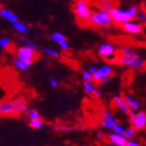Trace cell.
<instances>
[{
    "label": "cell",
    "mask_w": 146,
    "mask_h": 146,
    "mask_svg": "<svg viewBox=\"0 0 146 146\" xmlns=\"http://www.w3.org/2000/svg\"><path fill=\"white\" fill-rule=\"evenodd\" d=\"M95 88L96 87H95L93 80H84L82 82V90L85 92V94L89 95V96H92Z\"/></svg>",
    "instance_id": "obj_21"
},
{
    "label": "cell",
    "mask_w": 146,
    "mask_h": 146,
    "mask_svg": "<svg viewBox=\"0 0 146 146\" xmlns=\"http://www.w3.org/2000/svg\"><path fill=\"white\" fill-rule=\"evenodd\" d=\"M129 123L137 131H142L146 128V112L144 111H135L128 116Z\"/></svg>",
    "instance_id": "obj_8"
},
{
    "label": "cell",
    "mask_w": 146,
    "mask_h": 146,
    "mask_svg": "<svg viewBox=\"0 0 146 146\" xmlns=\"http://www.w3.org/2000/svg\"><path fill=\"white\" fill-rule=\"evenodd\" d=\"M123 96H124L125 100H126L128 107L131 108V111H138V110H139V108H140V101L138 100V99H136V98L131 94H129V93H125Z\"/></svg>",
    "instance_id": "obj_19"
},
{
    "label": "cell",
    "mask_w": 146,
    "mask_h": 146,
    "mask_svg": "<svg viewBox=\"0 0 146 146\" xmlns=\"http://www.w3.org/2000/svg\"><path fill=\"white\" fill-rule=\"evenodd\" d=\"M26 117L28 118V120H33V119H41L42 115L35 108H28L27 111H26Z\"/></svg>",
    "instance_id": "obj_24"
},
{
    "label": "cell",
    "mask_w": 146,
    "mask_h": 146,
    "mask_svg": "<svg viewBox=\"0 0 146 146\" xmlns=\"http://www.w3.org/2000/svg\"><path fill=\"white\" fill-rule=\"evenodd\" d=\"M28 125H29L31 128H34V129H43L44 126H45V122L43 121L42 118L41 119H33V120H29Z\"/></svg>",
    "instance_id": "obj_25"
},
{
    "label": "cell",
    "mask_w": 146,
    "mask_h": 146,
    "mask_svg": "<svg viewBox=\"0 0 146 146\" xmlns=\"http://www.w3.org/2000/svg\"><path fill=\"white\" fill-rule=\"evenodd\" d=\"M0 17L2 19H4L5 21L9 22L11 24L15 23V22L19 21V17L16 14L11 11L7 7H0Z\"/></svg>",
    "instance_id": "obj_17"
},
{
    "label": "cell",
    "mask_w": 146,
    "mask_h": 146,
    "mask_svg": "<svg viewBox=\"0 0 146 146\" xmlns=\"http://www.w3.org/2000/svg\"><path fill=\"white\" fill-rule=\"evenodd\" d=\"M97 53L101 58L107 61L109 64H118V52L115 46L110 43H104L98 46Z\"/></svg>",
    "instance_id": "obj_5"
},
{
    "label": "cell",
    "mask_w": 146,
    "mask_h": 146,
    "mask_svg": "<svg viewBox=\"0 0 146 146\" xmlns=\"http://www.w3.org/2000/svg\"><path fill=\"white\" fill-rule=\"evenodd\" d=\"M113 24V20L111 17V14L106 11L97 9L92 13L90 20H89V25L94 26V27L99 28H110Z\"/></svg>",
    "instance_id": "obj_4"
},
{
    "label": "cell",
    "mask_w": 146,
    "mask_h": 146,
    "mask_svg": "<svg viewBox=\"0 0 146 146\" xmlns=\"http://www.w3.org/2000/svg\"><path fill=\"white\" fill-rule=\"evenodd\" d=\"M80 127H76L70 124H64V123H58V124L53 126V129L56 133H70V131H74V129H78Z\"/></svg>",
    "instance_id": "obj_20"
},
{
    "label": "cell",
    "mask_w": 146,
    "mask_h": 146,
    "mask_svg": "<svg viewBox=\"0 0 146 146\" xmlns=\"http://www.w3.org/2000/svg\"><path fill=\"white\" fill-rule=\"evenodd\" d=\"M28 102L23 96H18L12 100L0 101V116H19L26 113Z\"/></svg>",
    "instance_id": "obj_1"
},
{
    "label": "cell",
    "mask_w": 146,
    "mask_h": 146,
    "mask_svg": "<svg viewBox=\"0 0 146 146\" xmlns=\"http://www.w3.org/2000/svg\"><path fill=\"white\" fill-rule=\"evenodd\" d=\"M118 123L117 119L112 113L108 111V110H104V112L101 113V121H100V126L104 129H108V131H112L113 127L115 126L116 124Z\"/></svg>",
    "instance_id": "obj_10"
},
{
    "label": "cell",
    "mask_w": 146,
    "mask_h": 146,
    "mask_svg": "<svg viewBox=\"0 0 146 146\" xmlns=\"http://www.w3.org/2000/svg\"><path fill=\"white\" fill-rule=\"evenodd\" d=\"M136 20H137L143 27H146V12H144L142 9H139V12H138V14H137V17H136Z\"/></svg>",
    "instance_id": "obj_27"
},
{
    "label": "cell",
    "mask_w": 146,
    "mask_h": 146,
    "mask_svg": "<svg viewBox=\"0 0 146 146\" xmlns=\"http://www.w3.org/2000/svg\"><path fill=\"white\" fill-rule=\"evenodd\" d=\"M48 84L50 86V88L52 89H56L58 87V80L55 77H52V76L48 77Z\"/></svg>",
    "instance_id": "obj_31"
},
{
    "label": "cell",
    "mask_w": 146,
    "mask_h": 146,
    "mask_svg": "<svg viewBox=\"0 0 146 146\" xmlns=\"http://www.w3.org/2000/svg\"><path fill=\"white\" fill-rule=\"evenodd\" d=\"M124 137L127 139V140H131V139H135L136 135H137V129L133 126H128V127H125L124 131Z\"/></svg>",
    "instance_id": "obj_26"
},
{
    "label": "cell",
    "mask_w": 146,
    "mask_h": 146,
    "mask_svg": "<svg viewBox=\"0 0 146 146\" xmlns=\"http://www.w3.org/2000/svg\"><path fill=\"white\" fill-rule=\"evenodd\" d=\"M92 2H94L95 6L97 9L106 11V12H111L114 7L118 6V0H93Z\"/></svg>",
    "instance_id": "obj_14"
},
{
    "label": "cell",
    "mask_w": 146,
    "mask_h": 146,
    "mask_svg": "<svg viewBox=\"0 0 146 146\" xmlns=\"http://www.w3.org/2000/svg\"><path fill=\"white\" fill-rule=\"evenodd\" d=\"M101 95H102V92H101L100 89L95 88V90H94V92H93V95H92V96H94V97H96V98H100Z\"/></svg>",
    "instance_id": "obj_34"
},
{
    "label": "cell",
    "mask_w": 146,
    "mask_h": 146,
    "mask_svg": "<svg viewBox=\"0 0 146 146\" xmlns=\"http://www.w3.org/2000/svg\"><path fill=\"white\" fill-rule=\"evenodd\" d=\"M11 45H12V40L9 36L0 38V48L1 49H7Z\"/></svg>",
    "instance_id": "obj_28"
},
{
    "label": "cell",
    "mask_w": 146,
    "mask_h": 146,
    "mask_svg": "<svg viewBox=\"0 0 146 146\" xmlns=\"http://www.w3.org/2000/svg\"><path fill=\"white\" fill-rule=\"evenodd\" d=\"M42 53H44L45 55H47V56L52 58H58L60 56H61V52H60V50L52 48V47H43Z\"/></svg>",
    "instance_id": "obj_22"
},
{
    "label": "cell",
    "mask_w": 146,
    "mask_h": 146,
    "mask_svg": "<svg viewBox=\"0 0 146 146\" xmlns=\"http://www.w3.org/2000/svg\"><path fill=\"white\" fill-rule=\"evenodd\" d=\"M92 75H93V82L95 84H100L104 78L114 75V69L110 64L104 65V66L98 67L97 70L95 71Z\"/></svg>",
    "instance_id": "obj_9"
},
{
    "label": "cell",
    "mask_w": 146,
    "mask_h": 146,
    "mask_svg": "<svg viewBox=\"0 0 146 146\" xmlns=\"http://www.w3.org/2000/svg\"><path fill=\"white\" fill-rule=\"evenodd\" d=\"M40 34H41V33H40L39 31H34V36H40Z\"/></svg>",
    "instance_id": "obj_38"
},
{
    "label": "cell",
    "mask_w": 146,
    "mask_h": 146,
    "mask_svg": "<svg viewBox=\"0 0 146 146\" xmlns=\"http://www.w3.org/2000/svg\"><path fill=\"white\" fill-rule=\"evenodd\" d=\"M125 146H141V144H140V142H138V141L131 139V140H127Z\"/></svg>",
    "instance_id": "obj_32"
},
{
    "label": "cell",
    "mask_w": 146,
    "mask_h": 146,
    "mask_svg": "<svg viewBox=\"0 0 146 146\" xmlns=\"http://www.w3.org/2000/svg\"><path fill=\"white\" fill-rule=\"evenodd\" d=\"M124 131H125V127L123 125H121L120 123H117V124L113 127L112 131L113 133H116V134H120V135H123L124 134Z\"/></svg>",
    "instance_id": "obj_30"
},
{
    "label": "cell",
    "mask_w": 146,
    "mask_h": 146,
    "mask_svg": "<svg viewBox=\"0 0 146 146\" xmlns=\"http://www.w3.org/2000/svg\"><path fill=\"white\" fill-rule=\"evenodd\" d=\"M12 64H13V66H14V67L19 71H27L28 69H29V66L26 65L25 63H23L21 60H19L17 56L13 58Z\"/></svg>",
    "instance_id": "obj_23"
},
{
    "label": "cell",
    "mask_w": 146,
    "mask_h": 146,
    "mask_svg": "<svg viewBox=\"0 0 146 146\" xmlns=\"http://www.w3.org/2000/svg\"><path fill=\"white\" fill-rule=\"evenodd\" d=\"M97 69H98V67L96 66V65H94V64L90 65V66H89V68H88V70L90 71V72H91L92 74H93V73L95 72V71L97 70Z\"/></svg>",
    "instance_id": "obj_35"
},
{
    "label": "cell",
    "mask_w": 146,
    "mask_h": 146,
    "mask_svg": "<svg viewBox=\"0 0 146 146\" xmlns=\"http://www.w3.org/2000/svg\"><path fill=\"white\" fill-rule=\"evenodd\" d=\"M16 56L31 67L38 58V51L25 46H20L16 49Z\"/></svg>",
    "instance_id": "obj_6"
},
{
    "label": "cell",
    "mask_w": 146,
    "mask_h": 146,
    "mask_svg": "<svg viewBox=\"0 0 146 146\" xmlns=\"http://www.w3.org/2000/svg\"><path fill=\"white\" fill-rule=\"evenodd\" d=\"M113 76H114V75L109 76V77H107V78H104V80H102V82H100V85H107L108 82H111V80L113 79Z\"/></svg>",
    "instance_id": "obj_36"
},
{
    "label": "cell",
    "mask_w": 146,
    "mask_h": 146,
    "mask_svg": "<svg viewBox=\"0 0 146 146\" xmlns=\"http://www.w3.org/2000/svg\"><path fill=\"white\" fill-rule=\"evenodd\" d=\"M50 39H51L52 42H54L55 44H58V46L60 47L61 50L63 51H68L70 46H69V43H68L66 36L61 31H54L50 35Z\"/></svg>",
    "instance_id": "obj_12"
},
{
    "label": "cell",
    "mask_w": 146,
    "mask_h": 146,
    "mask_svg": "<svg viewBox=\"0 0 146 146\" xmlns=\"http://www.w3.org/2000/svg\"><path fill=\"white\" fill-rule=\"evenodd\" d=\"M107 140L109 143L114 146H125L127 139L124 137V135L116 134V133H111L107 136Z\"/></svg>",
    "instance_id": "obj_15"
},
{
    "label": "cell",
    "mask_w": 146,
    "mask_h": 146,
    "mask_svg": "<svg viewBox=\"0 0 146 146\" xmlns=\"http://www.w3.org/2000/svg\"><path fill=\"white\" fill-rule=\"evenodd\" d=\"M96 138H97L98 140H104V139H106L107 138V135H106V133L102 131H99L96 133Z\"/></svg>",
    "instance_id": "obj_33"
},
{
    "label": "cell",
    "mask_w": 146,
    "mask_h": 146,
    "mask_svg": "<svg viewBox=\"0 0 146 146\" xmlns=\"http://www.w3.org/2000/svg\"><path fill=\"white\" fill-rule=\"evenodd\" d=\"M118 52V65L131 69H142L144 63L136 52L127 46H123L117 50Z\"/></svg>",
    "instance_id": "obj_2"
},
{
    "label": "cell",
    "mask_w": 146,
    "mask_h": 146,
    "mask_svg": "<svg viewBox=\"0 0 146 146\" xmlns=\"http://www.w3.org/2000/svg\"><path fill=\"white\" fill-rule=\"evenodd\" d=\"M72 12L80 25H89V20L92 15L91 1L89 0H74Z\"/></svg>",
    "instance_id": "obj_3"
},
{
    "label": "cell",
    "mask_w": 146,
    "mask_h": 146,
    "mask_svg": "<svg viewBox=\"0 0 146 146\" xmlns=\"http://www.w3.org/2000/svg\"><path fill=\"white\" fill-rule=\"evenodd\" d=\"M110 14H111V17H112L113 23L116 25H118V26H120V25L125 23V22L134 20V19L131 18L128 9H121L117 6V7H114V9L110 12Z\"/></svg>",
    "instance_id": "obj_7"
},
{
    "label": "cell",
    "mask_w": 146,
    "mask_h": 146,
    "mask_svg": "<svg viewBox=\"0 0 146 146\" xmlns=\"http://www.w3.org/2000/svg\"><path fill=\"white\" fill-rule=\"evenodd\" d=\"M12 27L15 31H17L19 35H28L29 34V26L24 22H21L20 20L15 23H12Z\"/></svg>",
    "instance_id": "obj_18"
},
{
    "label": "cell",
    "mask_w": 146,
    "mask_h": 146,
    "mask_svg": "<svg viewBox=\"0 0 146 146\" xmlns=\"http://www.w3.org/2000/svg\"><path fill=\"white\" fill-rule=\"evenodd\" d=\"M140 9H142V11L146 12V0H143V1L141 2V4H140Z\"/></svg>",
    "instance_id": "obj_37"
},
{
    "label": "cell",
    "mask_w": 146,
    "mask_h": 146,
    "mask_svg": "<svg viewBox=\"0 0 146 146\" xmlns=\"http://www.w3.org/2000/svg\"><path fill=\"white\" fill-rule=\"evenodd\" d=\"M80 75H82V80H93V75L92 73L88 70V69H84L80 72Z\"/></svg>",
    "instance_id": "obj_29"
},
{
    "label": "cell",
    "mask_w": 146,
    "mask_h": 146,
    "mask_svg": "<svg viewBox=\"0 0 146 146\" xmlns=\"http://www.w3.org/2000/svg\"><path fill=\"white\" fill-rule=\"evenodd\" d=\"M16 42L18 43V44H20V46H25V47L34 49V50H36V51L39 50L38 45H36L33 40L25 36V35H19V36H16Z\"/></svg>",
    "instance_id": "obj_16"
},
{
    "label": "cell",
    "mask_w": 146,
    "mask_h": 146,
    "mask_svg": "<svg viewBox=\"0 0 146 146\" xmlns=\"http://www.w3.org/2000/svg\"><path fill=\"white\" fill-rule=\"evenodd\" d=\"M120 27L127 34L131 35H140L143 33V26L139 22H134L133 20L127 21L120 25Z\"/></svg>",
    "instance_id": "obj_13"
},
{
    "label": "cell",
    "mask_w": 146,
    "mask_h": 146,
    "mask_svg": "<svg viewBox=\"0 0 146 146\" xmlns=\"http://www.w3.org/2000/svg\"><path fill=\"white\" fill-rule=\"evenodd\" d=\"M112 104L116 109L118 110L119 112L122 113L124 116H129L131 115V113L133 112V111L131 110V108L128 107L127 102H126V100H125V98L123 95L115 96V97L113 98Z\"/></svg>",
    "instance_id": "obj_11"
}]
</instances>
